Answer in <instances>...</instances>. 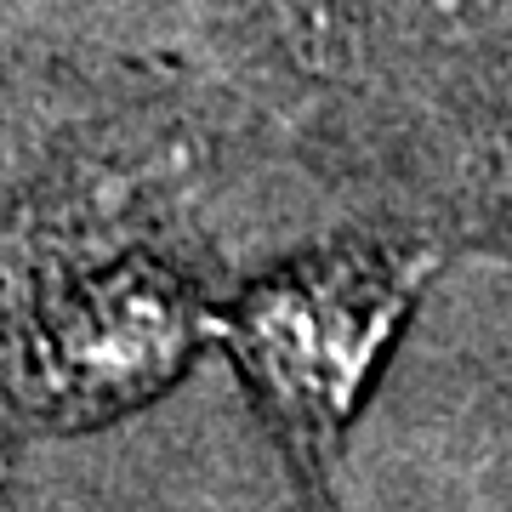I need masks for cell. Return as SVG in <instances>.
I'll return each mask as SVG.
<instances>
[{"label":"cell","mask_w":512,"mask_h":512,"mask_svg":"<svg viewBox=\"0 0 512 512\" xmlns=\"http://www.w3.org/2000/svg\"><path fill=\"white\" fill-rule=\"evenodd\" d=\"M421 274L427 256L342 251L256 285L228 313L222 336L313 490H325L353 393L365 387Z\"/></svg>","instance_id":"obj_1"}]
</instances>
